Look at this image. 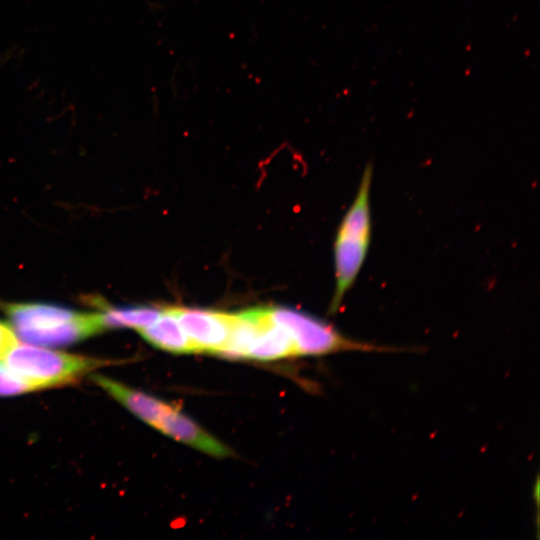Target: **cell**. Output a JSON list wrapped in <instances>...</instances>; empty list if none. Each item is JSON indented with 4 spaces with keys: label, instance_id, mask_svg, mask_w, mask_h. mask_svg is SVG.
Listing matches in <instances>:
<instances>
[{
    "label": "cell",
    "instance_id": "1",
    "mask_svg": "<svg viewBox=\"0 0 540 540\" xmlns=\"http://www.w3.org/2000/svg\"><path fill=\"white\" fill-rule=\"evenodd\" d=\"M372 164H367L356 196L344 215L334 242L335 291L330 313L339 309L346 292L353 286L364 264L371 242L370 189Z\"/></svg>",
    "mask_w": 540,
    "mask_h": 540
},
{
    "label": "cell",
    "instance_id": "2",
    "mask_svg": "<svg viewBox=\"0 0 540 540\" xmlns=\"http://www.w3.org/2000/svg\"><path fill=\"white\" fill-rule=\"evenodd\" d=\"M6 313L17 335L33 345H67L104 330L99 313H80L53 304H10Z\"/></svg>",
    "mask_w": 540,
    "mask_h": 540
},
{
    "label": "cell",
    "instance_id": "3",
    "mask_svg": "<svg viewBox=\"0 0 540 540\" xmlns=\"http://www.w3.org/2000/svg\"><path fill=\"white\" fill-rule=\"evenodd\" d=\"M95 358L18 343L5 356V365L40 389L78 380L103 365Z\"/></svg>",
    "mask_w": 540,
    "mask_h": 540
},
{
    "label": "cell",
    "instance_id": "4",
    "mask_svg": "<svg viewBox=\"0 0 540 540\" xmlns=\"http://www.w3.org/2000/svg\"><path fill=\"white\" fill-rule=\"evenodd\" d=\"M271 320L289 333L296 356H320L342 351L395 352L398 349L379 347L350 339L331 324L290 307L269 308Z\"/></svg>",
    "mask_w": 540,
    "mask_h": 540
},
{
    "label": "cell",
    "instance_id": "5",
    "mask_svg": "<svg viewBox=\"0 0 540 540\" xmlns=\"http://www.w3.org/2000/svg\"><path fill=\"white\" fill-rule=\"evenodd\" d=\"M196 352L217 354L226 344L232 314L193 308H171Z\"/></svg>",
    "mask_w": 540,
    "mask_h": 540
},
{
    "label": "cell",
    "instance_id": "6",
    "mask_svg": "<svg viewBox=\"0 0 540 540\" xmlns=\"http://www.w3.org/2000/svg\"><path fill=\"white\" fill-rule=\"evenodd\" d=\"M155 429L166 436L214 457H226L230 449L207 433L190 417L174 406H169Z\"/></svg>",
    "mask_w": 540,
    "mask_h": 540
},
{
    "label": "cell",
    "instance_id": "7",
    "mask_svg": "<svg viewBox=\"0 0 540 540\" xmlns=\"http://www.w3.org/2000/svg\"><path fill=\"white\" fill-rule=\"evenodd\" d=\"M92 379L140 420L154 428L170 406L151 395L130 388L102 375H93Z\"/></svg>",
    "mask_w": 540,
    "mask_h": 540
},
{
    "label": "cell",
    "instance_id": "8",
    "mask_svg": "<svg viewBox=\"0 0 540 540\" xmlns=\"http://www.w3.org/2000/svg\"><path fill=\"white\" fill-rule=\"evenodd\" d=\"M268 320V308H255L232 314L228 340L218 355L247 358L248 353Z\"/></svg>",
    "mask_w": 540,
    "mask_h": 540
},
{
    "label": "cell",
    "instance_id": "9",
    "mask_svg": "<svg viewBox=\"0 0 540 540\" xmlns=\"http://www.w3.org/2000/svg\"><path fill=\"white\" fill-rule=\"evenodd\" d=\"M137 331L156 348L175 354L196 352L171 308L163 309L154 322Z\"/></svg>",
    "mask_w": 540,
    "mask_h": 540
},
{
    "label": "cell",
    "instance_id": "10",
    "mask_svg": "<svg viewBox=\"0 0 540 540\" xmlns=\"http://www.w3.org/2000/svg\"><path fill=\"white\" fill-rule=\"evenodd\" d=\"M296 356L294 343L289 333L282 326L268 320L257 335L247 358L267 361Z\"/></svg>",
    "mask_w": 540,
    "mask_h": 540
},
{
    "label": "cell",
    "instance_id": "11",
    "mask_svg": "<svg viewBox=\"0 0 540 540\" xmlns=\"http://www.w3.org/2000/svg\"><path fill=\"white\" fill-rule=\"evenodd\" d=\"M162 311L152 306H105L99 315L104 329L130 327L138 330L154 322Z\"/></svg>",
    "mask_w": 540,
    "mask_h": 540
},
{
    "label": "cell",
    "instance_id": "12",
    "mask_svg": "<svg viewBox=\"0 0 540 540\" xmlns=\"http://www.w3.org/2000/svg\"><path fill=\"white\" fill-rule=\"evenodd\" d=\"M40 388L0 364V396H14Z\"/></svg>",
    "mask_w": 540,
    "mask_h": 540
},
{
    "label": "cell",
    "instance_id": "13",
    "mask_svg": "<svg viewBox=\"0 0 540 540\" xmlns=\"http://www.w3.org/2000/svg\"><path fill=\"white\" fill-rule=\"evenodd\" d=\"M17 344L13 330L3 322H0V360L5 358L8 352Z\"/></svg>",
    "mask_w": 540,
    "mask_h": 540
}]
</instances>
